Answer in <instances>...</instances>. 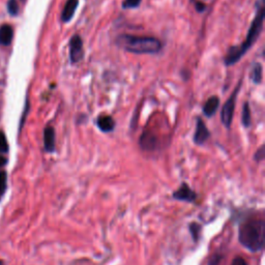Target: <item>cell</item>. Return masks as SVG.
Masks as SVG:
<instances>
[{"instance_id": "1", "label": "cell", "mask_w": 265, "mask_h": 265, "mask_svg": "<svg viewBox=\"0 0 265 265\" xmlns=\"http://www.w3.org/2000/svg\"><path fill=\"white\" fill-rule=\"evenodd\" d=\"M258 4V11L256 14L254 20L250 26V29L248 34H246L245 41L242 44L241 46H233L229 49L227 55L225 57V65L226 66H233L238 60H240L246 52H248L255 42L258 40L259 35L263 30V22H264V0H259Z\"/></svg>"}, {"instance_id": "2", "label": "cell", "mask_w": 265, "mask_h": 265, "mask_svg": "<svg viewBox=\"0 0 265 265\" xmlns=\"http://www.w3.org/2000/svg\"><path fill=\"white\" fill-rule=\"evenodd\" d=\"M238 241L251 252L262 251L265 243L264 220L253 218L243 222L238 228Z\"/></svg>"}, {"instance_id": "3", "label": "cell", "mask_w": 265, "mask_h": 265, "mask_svg": "<svg viewBox=\"0 0 265 265\" xmlns=\"http://www.w3.org/2000/svg\"><path fill=\"white\" fill-rule=\"evenodd\" d=\"M117 46L135 54H155L162 49L160 40L152 37H136L131 34H121L116 39Z\"/></svg>"}, {"instance_id": "4", "label": "cell", "mask_w": 265, "mask_h": 265, "mask_svg": "<svg viewBox=\"0 0 265 265\" xmlns=\"http://www.w3.org/2000/svg\"><path fill=\"white\" fill-rule=\"evenodd\" d=\"M240 90V86L236 87V89L234 90V92L232 93V95L227 100V102L225 103L224 107L222 109V112H221V119H222L223 125L227 128L230 129L231 123L233 120V116H234V110H235V103H236V96H237V92Z\"/></svg>"}, {"instance_id": "5", "label": "cell", "mask_w": 265, "mask_h": 265, "mask_svg": "<svg viewBox=\"0 0 265 265\" xmlns=\"http://www.w3.org/2000/svg\"><path fill=\"white\" fill-rule=\"evenodd\" d=\"M83 42L80 35L75 34L69 42V59L73 65H77L83 59Z\"/></svg>"}, {"instance_id": "6", "label": "cell", "mask_w": 265, "mask_h": 265, "mask_svg": "<svg viewBox=\"0 0 265 265\" xmlns=\"http://www.w3.org/2000/svg\"><path fill=\"white\" fill-rule=\"evenodd\" d=\"M172 198L178 201L191 203L197 200V194L189 187V184L183 182L181 183L180 187L172 194Z\"/></svg>"}, {"instance_id": "7", "label": "cell", "mask_w": 265, "mask_h": 265, "mask_svg": "<svg viewBox=\"0 0 265 265\" xmlns=\"http://www.w3.org/2000/svg\"><path fill=\"white\" fill-rule=\"evenodd\" d=\"M209 136H210V132L208 129L206 128L204 121H203L201 118H198L195 135H194V142H195L197 145L204 144L207 141V139L209 138Z\"/></svg>"}, {"instance_id": "8", "label": "cell", "mask_w": 265, "mask_h": 265, "mask_svg": "<svg viewBox=\"0 0 265 265\" xmlns=\"http://www.w3.org/2000/svg\"><path fill=\"white\" fill-rule=\"evenodd\" d=\"M44 147L49 154L55 152V131L52 127H47L44 131Z\"/></svg>"}, {"instance_id": "9", "label": "cell", "mask_w": 265, "mask_h": 265, "mask_svg": "<svg viewBox=\"0 0 265 265\" xmlns=\"http://www.w3.org/2000/svg\"><path fill=\"white\" fill-rule=\"evenodd\" d=\"M139 144L143 150H148V152L149 150H155L157 146V139L153 132H143V135L140 137Z\"/></svg>"}, {"instance_id": "10", "label": "cell", "mask_w": 265, "mask_h": 265, "mask_svg": "<svg viewBox=\"0 0 265 265\" xmlns=\"http://www.w3.org/2000/svg\"><path fill=\"white\" fill-rule=\"evenodd\" d=\"M78 4L79 0H67L63 10V14H61V20L66 23L72 20L78 7Z\"/></svg>"}, {"instance_id": "11", "label": "cell", "mask_w": 265, "mask_h": 265, "mask_svg": "<svg viewBox=\"0 0 265 265\" xmlns=\"http://www.w3.org/2000/svg\"><path fill=\"white\" fill-rule=\"evenodd\" d=\"M14 30L11 25L3 24L0 27V45L10 46L13 41Z\"/></svg>"}, {"instance_id": "12", "label": "cell", "mask_w": 265, "mask_h": 265, "mask_svg": "<svg viewBox=\"0 0 265 265\" xmlns=\"http://www.w3.org/2000/svg\"><path fill=\"white\" fill-rule=\"evenodd\" d=\"M96 125H98L99 129L104 132H112L115 128V121L109 115H103L100 116L96 120Z\"/></svg>"}, {"instance_id": "13", "label": "cell", "mask_w": 265, "mask_h": 265, "mask_svg": "<svg viewBox=\"0 0 265 265\" xmlns=\"http://www.w3.org/2000/svg\"><path fill=\"white\" fill-rule=\"evenodd\" d=\"M219 106H220V99L216 95L211 96V98H209L207 102L205 103L204 107H203V112H204V114L207 117L214 116L219 108Z\"/></svg>"}, {"instance_id": "14", "label": "cell", "mask_w": 265, "mask_h": 265, "mask_svg": "<svg viewBox=\"0 0 265 265\" xmlns=\"http://www.w3.org/2000/svg\"><path fill=\"white\" fill-rule=\"evenodd\" d=\"M262 75H263V67L260 64H255L253 68H252V73H251V78L255 84H260L262 82Z\"/></svg>"}, {"instance_id": "15", "label": "cell", "mask_w": 265, "mask_h": 265, "mask_svg": "<svg viewBox=\"0 0 265 265\" xmlns=\"http://www.w3.org/2000/svg\"><path fill=\"white\" fill-rule=\"evenodd\" d=\"M251 109H250V105L249 103H244L243 107V117L242 121L243 125L245 128H249L251 126Z\"/></svg>"}, {"instance_id": "16", "label": "cell", "mask_w": 265, "mask_h": 265, "mask_svg": "<svg viewBox=\"0 0 265 265\" xmlns=\"http://www.w3.org/2000/svg\"><path fill=\"white\" fill-rule=\"evenodd\" d=\"M189 229H190V233L193 236L194 242L197 243L199 237H200V233H201V226L197 223H192V224H190Z\"/></svg>"}, {"instance_id": "17", "label": "cell", "mask_w": 265, "mask_h": 265, "mask_svg": "<svg viewBox=\"0 0 265 265\" xmlns=\"http://www.w3.org/2000/svg\"><path fill=\"white\" fill-rule=\"evenodd\" d=\"M7 10L12 16H17L19 13V4H18L17 0H8L7 1Z\"/></svg>"}, {"instance_id": "18", "label": "cell", "mask_w": 265, "mask_h": 265, "mask_svg": "<svg viewBox=\"0 0 265 265\" xmlns=\"http://www.w3.org/2000/svg\"><path fill=\"white\" fill-rule=\"evenodd\" d=\"M8 152V143L4 132L0 131V154H6Z\"/></svg>"}, {"instance_id": "19", "label": "cell", "mask_w": 265, "mask_h": 265, "mask_svg": "<svg viewBox=\"0 0 265 265\" xmlns=\"http://www.w3.org/2000/svg\"><path fill=\"white\" fill-rule=\"evenodd\" d=\"M6 180H7V176L5 171H0V198L4 194L6 190Z\"/></svg>"}, {"instance_id": "20", "label": "cell", "mask_w": 265, "mask_h": 265, "mask_svg": "<svg viewBox=\"0 0 265 265\" xmlns=\"http://www.w3.org/2000/svg\"><path fill=\"white\" fill-rule=\"evenodd\" d=\"M141 1L142 0H125L122 2V7L126 8V10H129V8H136L140 5Z\"/></svg>"}, {"instance_id": "21", "label": "cell", "mask_w": 265, "mask_h": 265, "mask_svg": "<svg viewBox=\"0 0 265 265\" xmlns=\"http://www.w3.org/2000/svg\"><path fill=\"white\" fill-rule=\"evenodd\" d=\"M254 158H255V161H257V162H260L263 160L264 158V146L263 145L257 150V152H256Z\"/></svg>"}, {"instance_id": "22", "label": "cell", "mask_w": 265, "mask_h": 265, "mask_svg": "<svg viewBox=\"0 0 265 265\" xmlns=\"http://www.w3.org/2000/svg\"><path fill=\"white\" fill-rule=\"evenodd\" d=\"M231 265H248V263H246V261L243 257H240V256H237V257H235L233 259Z\"/></svg>"}, {"instance_id": "23", "label": "cell", "mask_w": 265, "mask_h": 265, "mask_svg": "<svg viewBox=\"0 0 265 265\" xmlns=\"http://www.w3.org/2000/svg\"><path fill=\"white\" fill-rule=\"evenodd\" d=\"M28 107H29V105H28V101H27V102H26V108H25V110H24V114H23V117H22V119H21V125H20V130H21V128L23 127V123H24V121H25V116H26V114H27V112H28Z\"/></svg>"}, {"instance_id": "24", "label": "cell", "mask_w": 265, "mask_h": 265, "mask_svg": "<svg viewBox=\"0 0 265 265\" xmlns=\"http://www.w3.org/2000/svg\"><path fill=\"white\" fill-rule=\"evenodd\" d=\"M205 8H206V5L205 4H203L201 2H197L196 3V10L199 12V13H202L203 11H205Z\"/></svg>"}, {"instance_id": "25", "label": "cell", "mask_w": 265, "mask_h": 265, "mask_svg": "<svg viewBox=\"0 0 265 265\" xmlns=\"http://www.w3.org/2000/svg\"><path fill=\"white\" fill-rule=\"evenodd\" d=\"M5 164H6V158L3 155H0V168L3 167Z\"/></svg>"}, {"instance_id": "26", "label": "cell", "mask_w": 265, "mask_h": 265, "mask_svg": "<svg viewBox=\"0 0 265 265\" xmlns=\"http://www.w3.org/2000/svg\"><path fill=\"white\" fill-rule=\"evenodd\" d=\"M0 265H4V262L2 260H0Z\"/></svg>"}]
</instances>
